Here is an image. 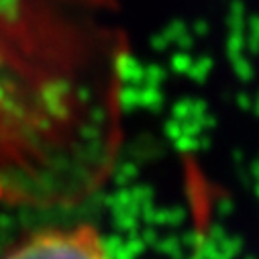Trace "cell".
Here are the masks:
<instances>
[{"mask_svg": "<svg viewBox=\"0 0 259 259\" xmlns=\"http://www.w3.org/2000/svg\"><path fill=\"white\" fill-rule=\"evenodd\" d=\"M0 259H112L100 235L88 227L45 229L17 243Z\"/></svg>", "mask_w": 259, "mask_h": 259, "instance_id": "1", "label": "cell"}]
</instances>
